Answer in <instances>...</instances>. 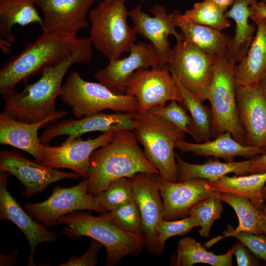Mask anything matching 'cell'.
I'll return each mask as SVG.
<instances>
[{"mask_svg":"<svg viewBox=\"0 0 266 266\" xmlns=\"http://www.w3.org/2000/svg\"><path fill=\"white\" fill-rule=\"evenodd\" d=\"M92 48L82 51L60 64L44 68L40 78L32 84L25 83L21 92L15 90L2 95V112L17 121L41 122L55 114V101L59 97L67 71L74 63L86 64L92 59Z\"/></svg>","mask_w":266,"mask_h":266,"instance_id":"cell-1","label":"cell"},{"mask_svg":"<svg viewBox=\"0 0 266 266\" xmlns=\"http://www.w3.org/2000/svg\"><path fill=\"white\" fill-rule=\"evenodd\" d=\"M92 46L90 37H69L42 33L3 65L0 70V93L13 91L20 82H27L29 77L44 68L63 62Z\"/></svg>","mask_w":266,"mask_h":266,"instance_id":"cell-2","label":"cell"},{"mask_svg":"<svg viewBox=\"0 0 266 266\" xmlns=\"http://www.w3.org/2000/svg\"><path fill=\"white\" fill-rule=\"evenodd\" d=\"M138 142L133 130L116 131L109 143L92 153L87 178L89 194L95 196L114 180L131 178L139 172L159 173Z\"/></svg>","mask_w":266,"mask_h":266,"instance_id":"cell-3","label":"cell"},{"mask_svg":"<svg viewBox=\"0 0 266 266\" xmlns=\"http://www.w3.org/2000/svg\"><path fill=\"white\" fill-rule=\"evenodd\" d=\"M58 224H63L61 233L74 240L90 237L101 244L106 250L105 266H113L128 255L137 256L145 247V238L125 232L111 220L110 212L94 216L82 210L61 216Z\"/></svg>","mask_w":266,"mask_h":266,"instance_id":"cell-4","label":"cell"},{"mask_svg":"<svg viewBox=\"0 0 266 266\" xmlns=\"http://www.w3.org/2000/svg\"><path fill=\"white\" fill-rule=\"evenodd\" d=\"M125 2L126 0L110 2L102 0L88 15L93 46L108 61L120 58L124 53H129L135 43L137 33L128 24L129 11Z\"/></svg>","mask_w":266,"mask_h":266,"instance_id":"cell-5","label":"cell"},{"mask_svg":"<svg viewBox=\"0 0 266 266\" xmlns=\"http://www.w3.org/2000/svg\"><path fill=\"white\" fill-rule=\"evenodd\" d=\"M134 129L144 152L158 169L160 175L169 181L177 182L176 142L186 133L164 118L147 111L134 112Z\"/></svg>","mask_w":266,"mask_h":266,"instance_id":"cell-6","label":"cell"},{"mask_svg":"<svg viewBox=\"0 0 266 266\" xmlns=\"http://www.w3.org/2000/svg\"><path fill=\"white\" fill-rule=\"evenodd\" d=\"M60 100L70 107L77 119L98 113L106 109L117 112L138 111L135 97L117 94L104 85L84 80L78 72H71L63 84Z\"/></svg>","mask_w":266,"mask_h":266,"instance_id":"cell-7","label":"cell"},{"mask_svg":"<svg viewBox=\"0 0 266 266\" xmlns=\"http://www.w3.org/2000/svg\"><path fill=\"white\" fill-rule=\"evenodd\" d=\"M236 64L225 55L216 56L207 100L212 111V137L229 132L236 141L245 144V133L239 121L236 99Z\"/></svg>","mask_w":266,"mask_h":266,"instance_id":"cell-8","label":"cell"},{"mask_svg":"<svg viewBox=\"0 0 266 266\" xmlns=\"http://www.w3.org/2000/svg\"><path fill=\"white\" fill-rule=\"evenodd\" d=\"M216 56L182 40L172 48L168 65L171 75L202 103L208 99Z\"/></svg>","mask_w":266,"mask_h":266,"instance_id":"cell-9","label":"cell"},{"mask_svg":"<svg viewBox=\"0 0 266 266\" xmlns=\"http://www.w3.org/2000/svg\"><path fill=\"white\" fill-rule=\"evenodd\" d=\"M88 188L87 178L69 188L56 185L47 200L35 203H27L24 208L34 219L47 228L57 226L58 218L75 211L106 212L96 198L88 193Z\"/></svg>","mask_w":266,"mask_h":266,"instance_id":"cell-10","label":"cell"},{"mask_svg":"<svg viewBox=\"0 0 266 266\" xmlns=\"http://www.w3.org/2000/svg\"><path fill=\"white\" fill-rule=\"evenodd\" d=\"M126 94L135 97L138 111L141 112L156 105H165L168 101H182L168 65L135 71L127 82Z\"/></svg>","mask_w":266,"mask_h":266,"instance_id":"cell-11","label":"cell"},{"mask_svg":"<svg viewBox=\"0 0 266 266\" xmlns=\"http://www.w3.org/2000/svg\"><path fill=\"white\" fill-rule=\"evenodd\" d=\"M160 176L157 173L139 172L130 178L134 200L142 218L145 248L148 253L155 256L161 255L164 252L158 242V227L164 213L159 187Z\"/></svg>","mask_w":266,"mask_h":266,"instance_id":"cell-12","label":"cell"},{"mask_svg":"<svg viewBox=\"0 0 266 266\" xmlns=\"http://www.w3.org/2000/svg\"><path fill=\"white\" fill-rule=\"evenodd\" d=\"M115 132L104 133L99 136L84 140L81 136L67 137L60 145L42 144V164L54 169L73 170L83 179L88 178L92 153L109 143Z\"/></svg>","mask_w":266,"mask_h":266,"instance_id":"cell-13","label":"cell"},{"mask_svg":"<svg viewBox=\"0 0 266 266\" xmlns=\"http://www.w3.org/2000/svg\"><path fill=\"white\" fill-rule=\"evenodd\" d=\"M0 171H5L16 177L23 185L21 196L29 198L42 192L50 184L65 179H78L75 172L58 170L37 161H31L16 149L0 151Z\"/></svg>","mask_w":266,"mask_h":266,"instance_id":"cell-14","label":"cell"},{"mask_svg":"<svg viewBox=\"0 0 266 266\" xmlns=\"http://www.w3.org/2000/svg\"><path fill=\"white\" fill-rule=\"evenodd\" d=\"M98 0H35L43 13V33L73 37L88 28V15Z\"/></svg>","mask_w":266,"mask_h":266,"instance_id":"cell-15","label":"cell"},{"mask_svg":"<svg viewBox=\"0 0 266 266\" xmlns=\"http://www.w3.org/2000/svg\"><path fill=\"white\" fill-rule=\"evenodd\" d=\"M149 11L153 17L144 12L139 3L129 11V17L136 33L150 41L158 54L160 66H163L168 65L171 58L168 36L172 35L178 41L181 40V35L176 30V26L165 6L156 4Z\"/></svg>","mask_w":266,"mask_h":266,"instance_id":"cell-16","label":"cell"},{"mask_svg":"<svg viewBox=\"0 0 266 266\" xmlns=\"http://www.w3.org/2000/svg\"><path fill=\"white\" fill-rule=\"evenodd\" d=\"M134 112L104 113L100 112L77 120L66 119L49 125L39 136L42 144H49L55 137L67 135L73 138L91 132L102 133L119 130H134Z\"/></svg>","mask_w":266,"mask_h":266,"instance_id":"cell-17","label":"cell"},{"mask_svg":"<svg viewBox=\"0 0 266 266\" xmlns=\"http://www.w3.org/2000/svg\"><path fill=\"white\" fill-rule=\"evenodd\" d=\"M10 174L0 172V221L7 220L15 225L24 233L29 243L28 266H35L33 256L36 247L44 242L54 243L59 233L52 232L25 211L7 190Z\"/></svg>","mask_w":266,"mask_h":266,"instance_id":"cell-18","label":"cell"},{"mask_svg":"<svg viewBox=\"0 0 266 266\" xmlns=\"http://www.w3.org/2000/svg\"><path fill=\"white\" fill-rule=\"evenodd\" d=\"M159 66V57L153 45L140 41L133 45L127 57L109 61L94 77L113 92L126 94L127 82L133 73L139 69Z\"/></svg>","mask_w":266,"mask_h":266,"instance_id":"cell-19","label":"cell"},{"mask_svg":"<svg viewBox=\"0 0 266 266\" xmlns=\"http://www.w3.org/2000/svg\"><path fill=\"white\" fill-rule=\"evenodd\" d=\"M159 187L162 199L165 220H175L187 216L197 202L218 192L207 180L194 178L173 182L160 176Z\"/></svg>","mask_w":266,"mask_h":266,"instance_id":"cell-20","label":"cell"},{"mask_svg":"<svg viewBox=\"0 0 266 266\" xmlns=\"http://www.w3.org/2000/svg\"><path fill=\"white\" fill-rule=\"evenodd\" d=\"M236 99L245 144L266 152V100L259 85L236 86Z\"/></svg>","mask_w":266,"mask_h":266,"instance_id":"cell-21","label":"cell"},{"mask_svg":"<svg viewBox=\"0 0 266 266\" xmlns=\"http://www.w3.org/2000/svg\"><path fill=\"white\" fill-rule=\"evenodd\" d=\"M68 112V111L60 110L41 122L26 123L13 119L1 112L0 113V144L10 145L22 150L41 164L43 160L42 144L38 136V131L46 125L66 116Z\"/></svg>","mask_w":266,"mask_h":266,"instance_id":"cell-22","label":"cell"},{"mask_svg":"<svg viewBox=\"0 0 266 266\" xmlns=\"http://www.w3.org/2000/svg\"><path fill=\"white\" fill-rule=\"evenodd\" d=\"M175 147L182 154L192 152L194 156H212L228 162L233 161L238 156L253 158L266 153L265 150L258 147L239 142L229 132L217 136L213 140L203 142L192 143L186 141L184 139H179L176 142Z\"/></svg>","mask_w":266,"mask_h":266,"instance_id":"cell-23","label":"cell"},{"mask_svg":"<svg viewBox=\"0 0 266 266\" xmlns=\"http://www.w3.org/2000/svg\"><path fill=\"white\" fill-rule=\"evenodd\" d=\"M250 19L257 25V31L246 55L235 66L236 86L259 85L266 75V21L257 17Z\"/></svg>","mask_w":266,"mask_h":266,"instance_id":"cell-24","label":"cell"},{"mask_svg":"<svg viewBox=\"0 0 266 266\" xmlns=\"http://www.w3.org/2000/svg\"><path fill=\"white\" fill-rule=\"evenodd\" d=\"M35 0H0V47L2 52L8 54L15 36L13 26L22 27L32 23H43L36 8Z\"/></svg>","mask_w":266,"mask_h":266,"instance_id":"cell-25","label":"cell"},{"mask_svg":"<svg viewBox=\"0 0 266 266\" xmlns=\"http://www.w3.org/2000/svg\"><path fill=\"white\" fill-rule=\"evenodd\" d=\"M176 27L181 30V40L215 56L225 55L232 37L221 31L185 19L175 10L169 14Z\"/></svg>","mask_w":266,"mask_h":266,"instance_id":"cell-26","label":"cell"},{"mask_svg":"<svg viewBox=\"0 0 266 266\" xmlns=\"http://www.w3.org/2000/svg\"><path fill=\"white\" fill-rule=\"evenodd\" d=\"M257 0H235L226 17L235 23L234 34L227 47L225 56L231 61L239 63L246 55L254 38L255 27L249 23L250 6Z\"/></svg>","mask_w":266,"mask_h":266,"instance_id":"cell-27","label":"cell"},{"mask_svg":"<svg viewBox=\"0 0 266 266\" xmlns=\"http://www.w3.org/2000/svg\"><path fill=\"white\" fill-rule=\"evenodd\" d=\"M177 182L200 178L209 181L216 180L231 173L236 175L249 174L251 159L239 162L223 163L217 160H208L202 164L187 163L175 154Z\"/></svg>","mask_w":266,"mask_h":266,"instance_id":"cell-28","label":"cell"},{"mask_svg":"<svg viewBox=\"0 0 266 266\" xmlns=\"http://www.w3.org/2000/svg\"><path fill=\"white\" fill-rule=\"evenodd\" d=\"M220 195L222 201L234 210L238 218L239 224L236 229L229 227L227 232L266 235V222L263 209L258 208L248 198L241 195L227 192H220Z\"/></svg>","mask_w":266,"mask_h":266,"instance_id":"cell-29","label":"cell"},{"mask_svg":"<svg viewBox=\"0 0 266 266\" xmlns=\"http://www.w3.org/2000/svg\"><path fill=\"white\" fill-rule=\"evenodd\" d=\"M208 181L216 191L246 197L258 208L263 209L262 190L266 184V172L233 176L226 175Z\"/></svg>","mask_w":266,"mask_h":266,"instance_id":"cell-30","label":"cell"},{"mask_svg":"<svg viewBox=\"0 0 266 266\" xmlns=\"http://www.w3.org/2000/svg\"><path fill=\"white\" fill-rule=\"evenodd\" d=\"M234 246L228 252L216 255L208 251L194 238L186 236L181 238L177 244V255L174 265L192 266L198 263H204L212 266H232Z\"/></svg>","mask_w":266,"mask_h":266,"instance_id":"cell-31","label":"cell"},{"mask_svg":"<svg viewBox=\"0 0 266 266\" xmlns=\"http://www.w3.org/2000/svg\"><path fill=\"white\" fill-rule=\"evenodd\" d=\"M182 98L180 102L190 114L201 141L212 137V116L211 108L204 105L172 76Z\"/></svg>","mask_w":266,"mask_h":266,"instance_id":"cell-32","label":"cell"},{"mask_svg":"<svg viewBox=\"0 0 266 266\" xmlns=\"http://www.w3.org/2000/svg\"><path fill=\"white\" fill-rule=\"evenodd\" d=\"M192 22L222 31L231 24L224 11L215 3L207 0L195 3L193 7L182 13Z\"/></svg>","mask_w":266,"mask_h":266,"instance_id":"cell-33","label":"cell"},{"mask_svg":"<svg viewBox=\"0 0 266 266\" xmlns=\"http://www.w3.org/2000/svg\"><path fill=\"white\" fill-rule=\"evenodd\" d=\"M222 202L218 192L197 202L189 210L187 215L193 217L199 223V233L201 237H208L212 225L220 218L223 211Z\"/></svg>","mask_w":266,"mask_h":266,"instance_id":"cell-34","label":"cell"},{"mask_svg":"<svg viewBox=\"0 0 266 266\" xmlns=\"http://www.w3.org/2000/svg\"><path fill=\"white\" fill-rule=\"evenodd\" d=\"M176 100H172L166 105H156L148 111L164 118L186 133L189 134L197 142H201V140L191 116L187 113L185 106H182Z\"/></svg>","mask_w":266,"mask_h":266,"instance_id":"cell-35","label":"cell"},{"mask_svg":"<svg viewBox=\"0 0 266 266\" xmlns=\"http://www.w3.org/2000/svg\"><path fill=\"white\" fill-rule=\"evenodd\" d=\"M94 197L109 212L134 200L131 180L125 177L114 180L106 190Z\"/></svg>","mask_w":266,"mask_h":266,"instance_id":"cell-36","label":"cell"},{"mask_svg":"<svg viewBox=\"0 0 266 266\" xmlns=\"http://www.w3.org/2000/svg\"><path fill=\"white\" fill-rule=\"evenodd\" d=\"M109 212L112 222L119 229L145 238L141 214L134 200Z\"/></svg>","mask_w":266,"mask_h":266,"instance_id":"cell-37","label":"cell"},{"mask_svg":"<svg viewBox=\"0 0 266 266\" xmlns=\"http://www.w3.org/2000/svg\"><path fill=\"white\" fill-rule=\"evenodd\" d=\"M198 221L193 217L187 216L180 220L167 221L163 219L158 227V242L164 251L167 239L188 233L194 228L199 227Z\"/></svg>","mask_w":266,"mask_h":266,"instance_id":"cell-38","label":"cell"},{"mask_svg":"<svg viewBox=\"0 0 266 266\" xmlns=\"http://www.w3.org/2000/svg\"><path fill=\"white\" fill-rule=\"evenodd\" d=\"M231 236L238 239L257 258L266 262V237L265 234H257L248 232L236 233L225 232L224 237Z\"/></svg>","mask_w":266,"mask_h":266,"instance_id":"cell-39","label":"cell"},{"mask_svg":"<svg viewBox=\"0 0 266 266\" xmlns=\"http://www.w3.org/2000/svg\"><path fill=\"white\" fill-rule=\"evenodd\" d=\"M103 245L97 241L93 239L91 241L88 250L80 257L72 256L65 263L59 266H94L98 263V254Z\"/></svg>","mask_w":266,"mask_h":266,"instance_id":"cell-40","label":"cell"},{"mask_svg":"<svg viewBox=\"0 0 266 266\" xmlns=\"http://www.w3.org/2000/svg\"><path fill=\"white\" fill-rule=\"evenodd\" d=\"M234 246L233 255H235L238 266L258 265V263L251 255L246 247L240 242Z\"/></svg>","mask_w":266,"mask_h":266,"instance_id":"cell-41","label":"cell"},{"mask_svg":"<svg viewBox=\"0 0 266 266\" xmlns=\"http://www.w3.org/2000/svg\"><path fill=\"white\" fill-rule=\"evenodd\" d=\"M250 159L249 174L266 172V152Z\"/></svg>","mask_w":266,"mask_h":266,"instance_id":"cell-42","label":"cell"},{"mask_svg":"<svg viewBox=\"0 0 266 266\" xmlns=\"http://www.w3.org/2000/svg\"><path fill=\"white\" fill-rule=\"evenodd\" d=\"M250 17L263 18L266 21V6L262 1L257 0L250 6Z\"/></svg>","mask_w":266,"mask_h":266,"instance_id":"cell-43","label":"cell"},{"mask_svg":"<svg viewBox=\"0 0 266 266\" xmlns=\"http://www.w3.org/2000/svg\"><path fill=\"white\" fill-rule=\"evenodd\" d=\"M17 253L12 252L9 255L5 256L1 253L0 254V266L15 265L18 263L16 254Z\"/></svg>","mask_w":266,"mask_h":266,"instance_id":"cell-44","label":"cell"},{"mask_svg":"<svg viewBox=\"0 0 266 266\" xmlns=\"http://www.w3.org/2000/svg\"><path fill=\"white\" fill-rule=\"evenodd\" d=\"M207 0L211 1L220 7H221L224 11H226L227 8L231 6L235 0Z\"/></svg>","mask_w":266,"mask_h":266,"instance_id":"cell-45","label":"cell"},{"mask_svg":"<svg viewBox=\"0 0 266 266\" xmlns=\"http://www.w3.org/2000/svg\"><path fill=\"white\" fill-rule=\"evenodd\" d=\"M259 85L266 100V75L262 78Z\"/></svg>","mask_w":266,"mask_h":266,"instance_id":"cell-46","label":"cell"},{"mask_svg":"<svg viewBox=\"0 0 266 266\" xmlns=\"http://www.w3.org/2000/svg\"><path fill=\"white\" fill-rule=\"evenodd\" d=\"M262 196L264 201L266 203V184L263 188Z\"/></svg>","mask_w":266,"mask_h":266,"instance_id":"cell-47","label":"cell"},{"mask_svg":"<svg viewBox=\"0 0 266 266\" xmlns=\"http://www.w3.org/2000/svg\"><path fill=\"white\" fill-rule=\"evenodd\" d=\"M263 209L265 213V218H266V204L264 205Z\"/></svg>","mask_w":266,"mask_h":266,"instance_id":"cell-48","label":"cell"},{"mask_svg":"<svg viewBox=\"0 0 266 266\" xmlns=\"http://www.w3.org/2000/svg\"><path fill=\"white\" fill-rule=\"evenodd\" d=\"M103 0L107 2H110L112 1L113 0Z\"/></svg>","mask_w":266,"mask_h":266,"instance_id":"cell-49","label":"cell"},{"mask_svg":"<svg viewBox=\"0 0 266 266\" xmlns=\"http://www.w3.org/2000/svg\"><path fill=\"white\" fill-rule=\"evenodd\" d=\"M266 6V0H261Z\"/></svg>","mask_w":266,"mask_h":266,"instance_id":"cell-50","label":"cell"}]
</instances>
